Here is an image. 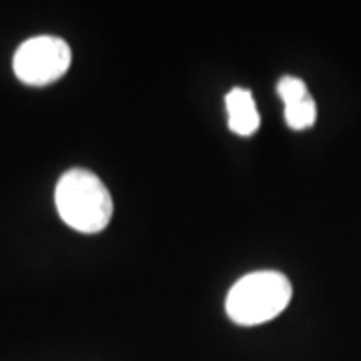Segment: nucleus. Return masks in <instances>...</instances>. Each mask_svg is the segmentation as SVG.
I'll list each match as a JSON object with an SVG mask.
<instances>
[{"mask_svg": "<svg viewBox=\"0 0 361 361\" xmlns=\"http://www.w3.org/2000/svg\"><path fill=\"white\" fill-rule=\"evenodd\" d=\"M54 203L61 219L78 233H99L113 219V197L99 175L71 169L56 183Z\"/></svg>", "mask_w": 361, "mask_h": 361, "instance_id": "nucleus-1", "label": "nucleus"}, {"mask_svg": "<svg viewBox=\"0 0 361 361\" xmlns=\"http://www.w3.org/2000/svg\"><path fill=\"white\" fill-rule=\"evenodd\" d=\"M291 281L279 271H255L233 285L225 310L239 325H261L275 319L291 303Z\"/></svg>", "mask_w": 361, "mask_h": 361, "instance_id": "nucleus-2", "label": "nucleus"}, {"mask_svg": "<svg viewBox=\"0 0 361 361\" xmlns=\"http://www.w3.org/2000/svg\"><path fill=\"white\" fill-rule=\"evenodd\" d=\"M71 61L73 52L65 40L42 35L25 40L16 49L13 68L20 82L30 87H44L65 77Z\"/></svg>", "mask_w": 361, "mask_h": 361, "instance_id": "nucleus-3", "label": "nucleus"}, {"mask_svg": "<svg viewBox=\"0 0 361 361\" xmlns=\"http://www.w3.org/2000/svg\"><path fill=\"white\" fill-rule=\"evenodd\" d=\"M225 106H227V116H229V129L239 135V137H251L257 133L261 125L257 104L253 94L247 89L235 87L227 92L225 97Z\"/></svg>", "mask_w": 361, "mask_h": 361, "instance_id": "nucleus-4", "label": "nucleus"}, {"mask_svg": "<svg viewBox=\"0 0 361 361\" xmlns=\"http://www.w3.org/2000/svg\"><path fill=\"white\" fill-rule=\"evenodd\" d=\"M315 118H317V109H315V101L311 97L299 101V103L285 104V123L289 129H310L315 125Z\"/></svg>", "mask_w": 361, "mask_h": 361, "instance_id": "nucleus-5", "label": "nucleus"}, {"mask_svg": "<svg viewBox=\"0 0 361 361\" xmlns=\"http://www.w3.org/2000/svg\"><path fill=\"white\" fill-rule=\"evenodd\" d=\"M277 94L281 97L283 104H293L311 97L307 85L297 77H283L277 82Z\"/></svg>", "mask_w": 361, "mask_h": 361, "instance_id": "nucleus-6", "label": "nucleus"}]
</instances>
